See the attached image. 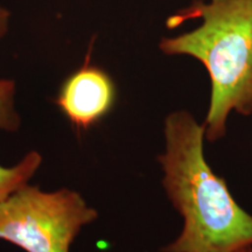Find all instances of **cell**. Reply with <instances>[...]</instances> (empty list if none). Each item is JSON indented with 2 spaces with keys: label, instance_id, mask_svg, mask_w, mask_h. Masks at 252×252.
<instances>
[{
  "label": "cell",
  "instance_id": "1",
  "mask_svg": "<svg viewBox=\"0 0 252 252\" xmlns=\"http://www.w3.org/2000/svg\"><path fill=\"white\" fill-rule=\"evenodd\" d=\"M204 131V125L185 110L165 119V152L158 161L163 189L184 219V228L161 252H235L252 245V215L208 165Z\"/></svg>",
  "mask_w": 252,
  "mask_h": 252
},
{
  "label": "cell",
  "instance_id": "2",
  "mask_svg": "<svg viewBox=\"0 0 252 252\" xmlns=\"http://www.w3.org/2000/svg\"><path fill=\"white\" fill-rule=\"evenodd\" d=\"M191 19H201L202 25L163 37L159 47L166 55L198 60L209 72L212 97L204 138L215 143L225 135L232 110L243 116L252 113V0H194L166 25L173 30Z\"/></svg>",
  "mask_w": 252,
  "mask_h": 252
},
{
  "label": "cell",
  "instance_id": "3",
  "mask_svg": "<svg viewBox=\"0 0 252 252\" xmlns=\"http://www.w3.org/2000/svg\"><path fill=\"white\" fill-rule=\"evenodd\" d=\"M98 217L80 193L24 185L0 202V239L26 252H69L83 226Z\"/></svg>",
  "mask_w": 252,
  "mask_h": 252
},
{
  "label": "cell",
  "instance_id": "4",
  "mask_svg": "<svg viewBox=\"0 0 252 252\" xmlns=\"http://www.w3.org/2000/svg\"><path fill=\"white\" fill-rule=\"evenodd\" d=\"M90 52L84 64L71 72L60 87L55 104L77 131L89 130L111 112L117 89L104 69L90 63Z\"/></svg>",
  "mask_w": 252,
  "mask_h": 252
},
{
  "label": "cell",
  "instance_id": "5",
  "mask_svg": "<svg viewBox=\"0 0 252 252\" xmlns=\"http://www.w3.org/2000/svg\"><path fill=\"white\" fill-rule=\"evenodd\" d=\"M42 163V157L36 151L27 153L17 165H0V202L33 178Z\"/></svg>",
  "mask_w": 252,
  "mask_h": 252
},
{
  "label": "cell",
  "instance_id": "6",
  "mask_svg": "<svg viewBox=\"0 0 252 252\" xmlns=\"http://www.w3.org/2000/svg\"><path fill=\"white\" fill-rule=\"evenodd\" d=\"M15 83L0 80V130L17 132L21 125L20 116L14 106Z\"/></svg>",
  "mask_w": 252,
  "mask_h": 252
},
{
  "label": "cell",
  "instance_id": "7",
  "mask_svg": "<svg viewBox=\"0 0 252 252\" xmlns=\"http://www.w3.org/2000/svg\"><path fill=\"white\" fill-rule=\"evenodd\" d=\"M8 18L9 12L7 9L0 7V39L5 35L8 28Z\"/></svg>",
  "mask_w": 252,
  "mask_h": 252
},
{
  "label": "cell",
  "instance_id": "8",
  "mask_svg": "<svg viewBox=\"0 0 252 252\" xmlns=\"http://www.w3.org/2000/svg\"><path fill=\"white\" fill-rule=\"evenodd\" d=\"M235 252H252V245H248V247L241 248L238 250H236Z\"/></svg>",
  "mask_w": 252,
  "mask_h": 252
}]
</instances>
